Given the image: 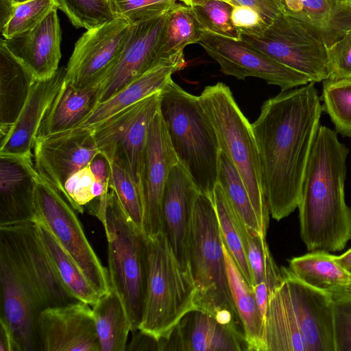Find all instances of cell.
Segmentation results:
<instances>
[{
	"label": "cell",
	"mask_w": 351,
	"mask_h": 351,
	"mask_svg": "<svg viewBox=\"0 0 351 351\" xmlns=\"http://www.w3.org/2000/svg\"><path fill=\"white\" fill-rule=\"evenodd\" d=\"M185 65V60L161 61L106 101L98 103L93 112L76 128H93L147 97L160 92L172 79V74L182 69Z\"/></svg>",
	"instance_id": "d4e9b609"
},
{
	"label": "cell",
	"mask_w": 351,
	"mask_h": 351,
	"mask_svg": "<svg viewBox=\"0 0 351 351\" xmlns=\"http://www.w3.org/2000/svg\"><path fill=\"white\" fill-rule=\"evenodd\" d=\"M349 271L351 272V269Z\"/></svg>",
	"instance_id": "94428289"
},
{
	"label": "cell",
	"mask_w": 351,
	"mask_h": 351,
	"mask_svg": "<svg viewBox=\"0 0 351 351\" xmlns=\"http://www.w3.org/2000/svg\"><path fill=\"white\" fill-rule=\"evenodd\" d=\"M0 351H16L11 331L7 324L1 318Z\"/></svg>",
	"instance_id": "f5cc1de1"
},
{
	"label": "cell",
	"mask_w": 351,
	"mask_h": 351,
	"mask_svg": "<svg viewBox=\"0 0 351 351\" xmlns=\"http://www.w3.org/2000/svg\"><path fill=\"white\" fill-rule=\"evenodd\" d=\"M132 24L114 19L86 32L75 43L65 80L77 88L101 82L122 51Z\"/></svg>",
	"instance_id": "5bb4252c"
},
{
	"label": "cell",
	"mask_w": 351,
	"mask_h": 351,
	"mask_svg": "<svg viewBox=\"0 0 351 351\" xmlns=\"http://www.w3.org/2000/svg\"><path fill=\"white\" fill-rule=\"evenodd\" d=\"M101 83L77 88L64 80L40 124L36 136H46L77 127L99 103Z\"/></svg>",
	"instance_id": "484cf974"
},
{
	"label": "cell",
	"mask_w": 351,
	"mask_h": 351,
	"mask_svg": "<svg viewBox=\"0 0 351 351\" xmlns=\"http://www.w3.org/2000/svg\"><path fill=\"white\" fill-rule=\"evenodd\" d=\"M252 287L253 289L256 303L264 318L268 305L269 295L271 291L275 288H271L265 282H260L252 286Z\"/></svg>",
	"instance_id": "816d5d0a"
},
{
	"label": "cell",
	"mask_w": 351,
	"mask_h": 351,
	"mask_svg": "<svg viewBox=\"0 0 351 351\" xmlns=\"http://www.w3.org/2000/svg\"><path fill=\"white\" fill-rule=\"evenodd\" d=\"M35 168L46 182L64 197V183L78 170L89 165L99 153L92 128H75L46 136H36Z\"/></svg>",
	"instance_id": "2e32d148"
},
{
	"label": "cell",
	"mask_w": 351,
	"mask_h": 351,
	"mask_svg": "<svg viewBox=\"0 0 351 351\" xmlns=\"http://www.w3.org/2000/svg\"><path fill=\"white\" fill-rule=\"evenodd\" d=\"M223 246L213 202L199 193L193 204L187 248L197 308L244 332L229 286Z\"/></svg>",
	"instance_id": "3957f363"
},
{
	"label": "cell",
	"mask_w": 351,
	"mask_h": 351,
	"mask_svg": "<svg viewBox=\"0 0 351 351\" xmlns=\"http://www.w3.org/2000/svg\"><path fill=\"white\" fill-rule=\"evenodd\" d=\"M147 238L148 278L138 329L157 340L167 337L182 318L197 310L196 288L164 232Z\"/></svg>",
	"instance_id": "52a82bcc"
},
{
	"label": "cell",
	"mask_w": 351,
	"mask_h": 351,
	"mask_svg": "<svg viewBox=\"0 0 351 351\" xmlns=\"http://www.w3.org/2000/svg\"><path fill=\"white\" fill-rule=\"evenodd\" d=\"M38 324L41 351H100L93 309L87 303L47 308Z\"/></svg>",
	"instance_id": "ac0fdd59"
},
{
	"label": "cell",
	"mask_w": 351,
	"mask_h": 351,
	"mask_svg": "<svg viewBox=\"0 0 351 351\" xmlns=\"http://www.w3.org/2000/svg\"><path fill=\"white\" fill-rule=\"evenodd\" d=\"M39 176L32 156L0 154V225L35 219Z\"/></svg>",
	"instance_id": "7402d4cb"
},
{
	"label": "cell",
	"mask_w": 351,
	"mask_h": 351,
	"mask_svg": "<svg viewBox=\"0 0 351 351\" xmlns=\"http://www.w3.org/2000/svg\"><path fill=\"white\" fill-rule=\"evenodd\" d=\"M109 187L115 193L123 210L132 223L144 232V203L141 188L117 160H109Z\"/></svg>",
	"instance_id": "f35d334b"
},
{
	"label": "cell",
	"mask_w": 351,
	"mask_h": 351,
	"mask_svg": "<svg viewBox=\"0 0 351 351\" xmlns=\"http://www.w3.org/2000/svg\"><path fill=\"white\" fill-rule=\"evenodd\" d=\"M223 253L229 286L241 322L250 351H263L264 318L250 286L238 269L223 243Z\"/></svg>",
	"instance_id": "4dcf8cb0"
},
{
	"label": "cell",
	"mask_w": 351,
	"mask_h": 351,
	"mask_svg": "<svg viewBox=\"0 0 351 351\" xmlns=\"http://www.w3.org/2000/svg\"><path fill=\"white\" fill-rule=\"evenodd\" d=\"M1 319L8 326L16 351H41L38 317L45 306L5 250L0 247Z\"/></svg>",
	"instance_id": "4fadbf2b"
},
{
	"label": "cell",
	"mask_w": 351,
	"mask_h": 351,
	"mask_svg": "<svg viewBox=\"0 0 351 351\" xmlns=\"http://www.w3.org/2000/svg\"><path fill=\"white\" fill-rule=\"evenodd\" d=\"M95 180L88 165L72 174L65 182L64 198L77 213L83 214L86 206L95 199L91 191Z\"/></svg>",
	"instance_id": "ee69618b"
},
{
	"label": "cell",
	"mask_w": 351,
	"mask_h": 351,
	"mask_svg": "<svg viewBox=\"0 0 351 351\" xmlns=\"http://www.w3.org/2000/svg\"><path fill=\"white\" fill-rule=\"evenodd\" d=\"M223 241L247 282L253 285L243 237L242 221L222 186L217 182L212 198Z\"/></svg>",
	"instance_id": "836d02e7"
},
{
	"label": "cell",
	"mask_w": 351,
	"mask_h": 351,
	"mask_svg": "<svg viewBox=\"0 0 351 351\" xmlns=\"http://www.w3.org/2000/svg\"><path fill=\"white\" fill-rule=\"evenodd\" d=\"M34 221L42 243L64 288L78 301L92 306L101 296L99 293L46 226L40 221Z\"/></svg>",
	"instance_id": "d6a6232c"
},
{
	"label": "cell",
	"mask_w": 351,
	"mask_h": 351,
	"mask_svg": "<svg viewBox=\"0 0 351 351\" xmlns=\"http://www.w3.org/2000/svg\"><path fill=\"white\" fill-rule=\"evenodd\" d=\"M159 350L249 351L244 333L197 309L185 315L169 335L159 340Z\"/></svg>",
	"instance_id": "ffe728a7"
},
{
	"label": "cell",
	"mask_w": 351,
	"mask_h": 351,
	"mask_svg": "<svg viewBox=\"0 0 351 351\" xmlns=\"http://www.w3.org/2000/svg\"><path fill=\"white\" fill-rule=\"evenodd\" d=\"M327 79L351 77V29L327 49Z\"/></svg>",
	"instance_id": "bcb514c9"
},
{
	"label": "cell",
	"mask_w": 351,
	"mask_h": 351,
	"mask_svg": "<svg viewBox=\"0 0 351 351\" xmlns=\"http://www.w3.org/2000/svg\"><path fill=\"white\" fill-rule=\"evenodd\" d=\"M314 84L282 90L267 99L252 123L266 202L269 214L277 221L291 214L300 199L323 111Z\"/></svg>",
	"instance_id": "6da1fadb"
},
{
	"label": "cell",
	"mask_w": 351,
	"mask_h": 351,
	"mask_svg": "<svg viewBox=\"0 0 351 351\" xmlns=\"http://www.w3.org/2000/svg\"><path fill=\"white\" fill-rule=\"evenodd\" d=\"M177 0H108L114 19L138 23L169 11Z\"/></svg>",
	"instance_id": "7bdbcfd3"
},
{
	"label": "cell",
	"mask_w": 351,
	"mask_h": 351,
	"mask_svg": "<svg viewBox=\"0 0 351 351\" xmlns=\"http://www.w3.org/2000/svg\"><path fill=\"white\" fill-rule=\"evenodd\" d=\"M336 261L344 268L351 269V248L340 256H336Z\"/></svg>",
	"instance_id": "11a10c76"
},
{
	"label": "cell",
	"mask_w": 351,
	"mask_h": 351,
	"mask_svg": "<svg viewBox=\"0 0 351 351\" xmlns=\"http://www.w3.org/2000/svg\"><path fill=\"white\" fill-rule=\"evenodd\" d=\"M217 182L222 186L237 213L245 226L266 236L251 202L242 178L231 160L220 150Z\"/></svg>",
	"instance_id": "d590c367"
},
{
	"label": "cell",
	"mask_w": 351,
	"mask_h": 351,
	"mask_svg": "<svg viewBox=\"0 0 351 351\" xmlns=\"http://www.w3.org/2000/svg\"><path fill=\"white\" fill-rule=\"evenodd\" d=\"M57 10H51L33 29L10 39L1 38L38 80L52 77L59 69L61 29Z\"/></svg>",
	"instance_id": "603a6c76"
},
{
	"label": "cell",
	"mask_w": 351,
	"mask_h": 351,
	"mask_svg": "<svg viewBox=\"0 0 351 351\" xmlns=\"http://www.w3.org/2000/svg\"><path fill=\"white\" fill-rule=\"evenodd\" d=\"M35 208L34 220L51 232L100 295L108 293L111 287L108 270L86 238L77 212L40 176L37 181Z\"/></svg>",
	"instance_id": "9c48e42d"
},
{
	"label": "cell",
	"mask_w": 351,
	"mask_h": 351,
	"mask_svg": "<svg viewBox=\"0 0 351 351\" xmlns=\"http://www.w3.org/2000/svg\"><path fill=\"white\" fill-rule=\"evenodd\" d=\"M159 111L178 162L202 194L212 199L220 148L198 98L171 79L160 92Z\"/></svg>",
	"instance_id": "277c9868"
},
{
	"label": "cell",
	"mask_w": 351,
	"mask_h": 351,
	"mask_svg": "<svg viewBox=\"0 0 351 351\" xmlns=\"http://www.w3.org/2000/svg\"><path fill=\"white\" fill-rule=\"evenodd\" d=\"M192 8L203 31L241 40L240 33L232 22V5L229 3L213 0Z\"/></svg>",
	"instance_id": "b9f144b4"
},
{
	"label": "cell",
	"mask_w": 351,
	"mask_h": 351,
	"mask_svg": "<svg viewBox=\"0 0 351 351\" xmlns=\"http://www.w3.org/2000/svg\"><path fill=\"white\" fill-rule=\"evenodd\" d=\"M335 351H351V294L332 295Z\"/></svg>",
	"instance_id": "f6af8a7d"
},
{
	"label": "cell",
	"mask_w": 351,
	"mask_h": 351,
	"mask_svg": "<svg viewBox=\"0 0 351 351\" xmlns=\"http://www.w3.org/2000/svg\"><path fill=\"white\" fill-rule=\"evenodd\" d=\"M284 12L322 29L332 45L351 29V3L337 0H280Z\"/></svg>",
	"instance_id": "f546056e"
},
{
	"label": "cell",
	"mask_w": 351,
	"mask_h": 351,
	"mask_svg": "<svg viewBox=\"0 0 351 351\" xmlns=\"http://www.w3.org/2000/svg\"><path fill=\"white\" fill-rule=\"evenodd\" d=\"M76 28L89 29L114 19L108 0H55Z\"/></svg>",
	"instance_id": "ab89813d"
},
{
	"label": "cell",
	"mask_w": 351,
	"mask_h": 351,
	"mask_svg": "<svg viewBox=\"0 0 351 351\" xmlns=\"http://www.w3.org/2000/svg\"><path fill=\"white\" fill-rule=\"evenodd\" d=\"M16 3L12 0H0V27L1 29L10 18Z\"/></svg>",
	"instance_id": "db71d44e"
},
{
	"label": "cell",
	"mask_w": 351,
	"mask_h": 351,
	"mask_svg": "<svg viewBox=\"0 0 351 351\" xmlns=\"http://www.w3.org/2000/svg\"><path fill=\"white\" fill-rule=\"evenodd\" d=\"M159 104L158 92L92 128L99 152L121 163L140 188L148 130Z\"/></svg>",
	"instance_id": "30bf717a"
},
{
	"label": "cell",
	"mask_w": 351,
	"mask_h": 351,
	"mask_svg": "<svg viewBox=\"0 0 351 351\" xmlns=\"http://www.w3.org/2000/svg\"><path fill=\"white\" fill-rule=\"evenodd\" d=\"M37 80L0 41V138L8 133Z\"/></svg>",
	"instance_id": "4316f807"
},
{
	"label": "cell",
	"mask_w": 351,
	"mask_h": 351,
	"mask_svg": "<svg viewBox=\"0 0 351 351\" xmlns=\"http://www.w3.org/2000/svg\"><path fill=\"white\" fill-rule=\"evenodd\" d=\"M92 306L100 351H125L132 326L119 295L111 289Z\"/></svg>",
	"instance_id": "1f68e13d"
},
{
	"label": "cell",
	"mask_w": 351,
	"mask_h": 351,
	"mask_svg": "<svg viewBox=\"0 0 351 351\" xmlns=\"http://www.w3.org/2000/svg\"><path fill=\"white\" fill-rule=\"evenodd\" d=\"M241 40L279 62L305 75L311 82L328 77L327 49L332 45L319 27L282 12L263 36L241 35Z\"/></svg>",
	"instance_id": "ba28073f"
},
{
	"label": "cell",
	"mask_w": 351,
	"mask_h": 351,
	"mask_svg": "<svg viewBox=\"0 0 351 351\" xmlns=\"http://www.w3.org/2000/svg\"><path fill=\"white\" fill-rule=\"evenodd\" d=\"M343 292L346 293H348V294H351V282L348 285V287H346V290Z\"/></svg>",
	"instance_id": "6f0895ef"
},
{
	"label": "cell",
	"mask_w": 351,
	"mask_h": 351,
	"mask_svg": "<svg viewBox=\"0 0 351 351\" xmlns=\"http://www.w3.org/2000/svg\"><path fill=\"white\" fill-rule=\"evenodd\" d=\"M289 271L306 285L331 295L343 292L351 282V272L328 252L317 250L289 261Z\"/></svg>",
	"instance_id": "f1b7e54d"
},
{
	"label": "cell",
	"mask_w": 351,
	"mask_h": 351,
	"mask_svg": "<svg viewBox=\"0 0 351 351\" xmlns=\"http://www.w3.org/2000/svg\"><path fill=\"white\" fill-rule=\"evenodd\" d=\"M243 237L253 285L265 282L273 289L278 287L282 282L283 274L271 256L266 236L249 229L245 224Z\"/></svg>",
	"instance_id": "8d00e7d4"
},
{
	"label": "cell",
	"mask_w": 351,
	"mask_h": 351,
	"mask_svg": "<svg viewBox=\"0 0 351 351\" xmlns=\"http://www.w3.org/2000/svg\"><path fill=\"white\" fill-rule=\"evenodd\" d=\"M348 153L337 132L319 125L298 206L300 236L308 252H339L351 239V208L344 192Z\"/></svg>",
	"instance_id": "7a4b0ae2"
},
{
	"label": "cell",
	"mask_w": 351,
	"mask_h": 351,
	"mask_svg": "<svg viewBox=\"0 0 351 351\" xmlns=\"http://www.w3.org/2000/svg\"><path fill=\"white\" fill-rule=\"evenodd\" d=\"M95 217L103 224L107 239L111 289L121 298L132 330L138 328L147 285V238L129 219L110 189Z\"/></svg>",
	"instance_id": "5b68a950"
},
{
	"label": "cell",
	"mask_w": 351,
	"mask_h": 351,
	"mask_svg": "<svg viewBox=\"0 0 351 351\" xmlns=\"http://www.w3.org/2000/svg\"><path fill=\"white\" fill-rule=\"evenodd\" d=\"M243 5L258 11L270 25L282 12L283 6L280 0H234V5Z\"/></svg>",
	"instance_id": "c3c4849f"
},
{
	"label": "cell",
	"mask_w": 351,
	"mask_h": 351,
	"mask_svg": "<svg viewBox=\"0 0 351 351\" xmlns=\"http://www.w3.org/2000/svg\"><path fill=\"white\" fill-rule=\"evenodd\" d=\"M66 67L62 66L51 77L37 80L16 121L1 140L0 154L32 156L40 124L65 80Z\"/></svg>",
	"instance_id": "cb8c5ba5"
},
{
	"label": "cell",
	"mask_w": 351,
	"mask_h": 351,
	"mask_svg": "<svg viewBox=\"0 0 351 351\" xmlns=\"http://www.w3.org/2000/svg\"><path fill=\"white\" fill-rule=\"evenodd\" d=\"M55 8H58L55 0H29L16 3L10 18L1 29L3 38L10 39L33 29Z\"/></svg>",
	"instance_id": "60d3db41"
},
{
	"label": "cell",
	"mask_w": 351,
	"mask_h": 351,
	"mask_svg": "<svg viewBox=\"0 0 351 351\" xmlns=\"http://www.w3.org/2000/svg\"><path fill=\"white\" fill-rule=\"evenodd\" d=\"M231 19L241 36L262 37L269 26L258 11L247 5H232Z\"/></svg>",
	"instance_id": "7dc6e473"
},
{
	"label": "cell",
	"mask_w": 351,
	"mask_h": 351,
	"mask_svg": "<svg viewBox=\"0 0 351 351\" xmlns=\"http://www.w3.org/2000/svg\"><path fill=\"white\" fill-rule=\"evenodd\" d=\"M198 98L215 131L220 150L237 169L261 225L267 232L269 210L252 124L241 112L230 88L224 83L206 86Z\"/></svg>",
	"instance_id": "8992f818"
},
{
	"label": "cell",
	"mask_w": 351,
	"mask_h": 351,
	"mask_svg": "<svg viewBox=\"0 0 351 351\" xmlns=\"http://www.w3.org/2000/svg\"><path fill=\"white\" fill-rule=\"evenodd\" d=\"M202 33L193 8L176 3L168 12L162 45L163 58L184 60V49L199 43Z\"/></svg>",
	"instance_id": "e575fe53"
},
{
	"label": "cell",
	"mask_w": 351,
	"mask_h": 351,
	"mask_svg": "<svg viewBox=\"0 0 351 351\" xmlns=\"http://www.w3.org/2000/svg\"><path fill=\"white\" fill-rule=\"evenodd\" d=\"M168 12L132 24L122 51L104 73L99 103L106 101L149 69L167 60L162 57V45Z\"/></svg>",
	"instance_id": "9a60e30c"
},
{
	"label": "cell",
	"mask_w": 351,
	"mask_h": 351,
	"mask_svg": "<svg viewBox=\"0 0 351 351\" xmlns=\"http://www.w3.org/2000/svg\"><path fill=\"white\" fill-rule=\"evenodd\" d=\"M178 162L158 110L149 127L141 171L144 203V233L154 238L162 232V199L171 168Z\"/></svg>",
	"instance_id": "e0dca14e"
},
{
	"label": "cell",
	"mask_w": 351,
	"mask_h": 351,
	"mask_svg": "<svg viewBox=\"0 0 351 351\" xmlns=\"http://www.w3.org/2000/svg\"><path fill=\"white\" fill-rule=\"evenodd\" d=\"M96 180L109 186L110 164L109 160L101 153H98L89 164Z\"/></svg>",
	"instance_id": "f907efd6"
},
{
	"label": "cell",
	"mask_w": 351,
	"mask_h": 351,
	"mask_svg": "<svg viewBox=\"0 0 351 351\" xmlns=\"http://www.w3.org/2000/svg\"><path fill=\"white\" fill-rule=\"evenodd\" d=\"M341 2L349 3H351V0H337Z\"/></svg>",
	"instance_id": "91938a15"
},
{
	"label": "cell",
	"mask_w": 351,
	"mask_h": 351,
	"mask_svg": "<svg viewBox=\"0 0 351 351\" xmlns=\"http://www.w3.org/2000/svg\"><path fill=\"white\" fill-rule=\"evenodd\" d=\"M132 338L130 343L128 344L126 350H159L158 340L152 336L138 328L132 330Z\"/></svg>",
	"instance_id": "681fc988"
},
{
	"label": "cell",
	"mask_w": 351,
	"mask_h": 351,
	"mask_svg": "<svg viewBox=\"0 0 351 351\" xmlns=\"http://www.w3.org/2000/svg\"><path fill=\"white\" fill-rule=\"evenodd\" d=\"M219 65L221 71L238 80L258 77L281 90L311 82L304 74L269 57L242 40L203 31L199 43Z\"/></svg>",
	"instance_id": "7c38bea8"
},
{
	"label": "cell",
	"mask_w": 351,
	"mask_h": 351,
	"mask_svg": "<svg viewBox=\"0 0 351 351\" xmlns=\"http://www.w3.org/2000/svg\"><path fill=\"white\" fill-rule=\"evenodd\" d=\"M180 1H182L184 4H185L186 5L193 7L195 5H199L206 3L208 1H213V0H180ZM220 1H226V2L229 3L230 4H231L232 5H234V0H220Z\"/></svg>",
	"instance_id": "9f6ffc18"
},
{
	"label": "cell",
	"mask_w": 351,
	"mask_h": 351,
	"mask_svg": "<svg viewBox=\"0 0 351 351\" xmlns=\"http://www.w3.org/2000/svg\"><path fill=\"white\" fill-rule=\"evenodd\" d=\"M262 341L263 351H308L282 282L269 295Z\"/></svg>",
	"instance_id": "83f0119b"
},
{
	"label": "cell",
	"mask_w": 351,
	"mask_h": 351,
	"mask_svg": "<svg viewBox=\"0 0 351 351\" xmlns=\"http://www.w3.org/2000/svg\"><path fill=\"white\" fill-rule=\"evenodd\" d=\"M282 285L308 351H335L331 294L313 288L281 269Z\"/></svg>",
	"instance_id": "d6986e66"
},
{
	"label": "cell",
	"mask_w": 351,
	"mask_h": 351,
	"mask_svg": "<svg viewBox=\"0 0 351 351\" xmlns=\"http://www.w3.org/2000/svg\"><path fill=\"white\" fill-rule=\"evenodd\" d=\"M199 193L190 175L178 162L170 170L163 191L162 232L177 259L187 269L189 232L193 204Z\"/></svg>",
	"instance_id": "44dd1931"
},
{
	"label": "cell",
	"mask_w": 351,
	"mask_h": 351,
	"mask_svg": "<svg viewBox=\"0 0 351 351\" xmlns=\"http://www.w3.org/2000/svg\"><path fill=\"white\" fill-rule=\"evenodd\" d=\"M12 1L16 3H21L27 1L29 0H12Z\"/></svg>",
	"instance_id": "680465c9"
},
{
	"label": "cell",
	"mask_w": 351,
	"mask_h": 351,
	"mask_svg": "<svg viewBox=\"0 0 351 351\" xmlns=\"http://www.w3.org/2000/svg\"><path fill=\"white\" fill-rule=\"evenodd\" d=\"M0 247L27 277L46 308L78 301L58 278L34 220L0 225Z\"/></svg>",
	"instance_id": "8fae6325"
},
{
	"label": "cell",
	"mask_w": 351,
	"mask_h": 351,
	"mask_svg": "<svg viewBox=\"0 0 351 351\" xmlns=\"http://www.w3.org/2000/svg\"><path fill=\"white\" fill-rule=\"evenodd\" d=\"M320 98L336 132L351 137V77L324 80Z\"/></svg>",
	"instance_id": "74e56055"
}]
</instances>
